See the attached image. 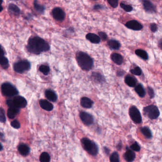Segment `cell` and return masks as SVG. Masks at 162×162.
I'll return each mask as SVG.
<instances>
[{
    "label": "cell",
    "mask_w": 162,
    "mask_h": 162,
    "mask_svg": "<svg viewBox=\"0 0 162 162\" xmlns=\"http://www.w3.org/2000/svg\"><path fill=\"white\" fill-rule=\"evenodd\" d=\"M92 77H93L96 81L101 82L103 81V78L102 76L101 75V74H99V73H93L92 74Z\"/></svg>",
    "instance_id": "obj_32"
},
{
    "label": "cell",
    "mask_w": 162,
    "mask_h": 162,
    "mask_svg": "<svg viewBox=\"0 0 162 162\" xmlns=\"http://www.w3.org/2000/svg\"><path fill=\"white\" fill-rule=\"evenodd\" d=\"M141 131L144 136L147 138H151L152 137V134L151 130L147 127H143L141 129Z\"/></svg>",
    "instance_id": "obj_26"
},
{
    "label": "cell",
    "mask_w": 162,
    "mask_h": 162,
    "mask_svg": "<svg viewBox=\"0 0 162 162\" xmlns=\"http://www.w3.org/2000/svg\"><path fill=\"white\" fill-rule=\"evenodd\" d=\"M108 46H109L111 49L117 50L119 49L121 47L120 43L116 40H109V42H108Z\"/></svg>",
    "instance_id": "obj_24"
},
{
    "label": "cell",
    "mask_w": 162,
    "mask_h": 162,
    "mask_svg": "<svg viewBox=\"0 0 162 162\" xmlns=\"http://www.w3.org/2000/svg\"><path fill=\"white\" fill-rule=\"evenodd\" d=\"M39 70L45 75H48L50 71L49 67L48 66L44 65L40 66L39 67Z\"/></svg>",
    "instance_id": "obj_31"
},
{
    "label": "cell",
    "mask_w": 162,
    "mask_h": 162,
    "mask_svg": "<svg viewBox=\"0 0 162 162\" xmlns=\"http://www.w3.org/2000/svg\"><path fill=\"white\" fill-rule=\"evenodd\" d=\"M120 6L121 8L127 12H130L133 10V8L130 5H127L124 3H121Z\"/></svg>",
    "instance_id": "obj_34"
},
{
    "label": "cell",
    "mask_w": 162,
    "mask_h": 162,
    "mask_svg": "<svg viewBox=\"0 0 162 162\" xmlns=\"http://www.w3.org/2000/svg\"><path fill=\"white\" fill-rule=\"evenodd\" d=\"M143 5L144 9L148 13H154L155 11V8L153 4L151 1H143Z\"/></svg>",
    "instance_id": "obj_15"
},
{
    "label": "cell",
    "mask_w": 162,
    "mask_h": 162,
    "mask_svg": "<svg viewBox=\"0 0 162 162\" xmlns=\"http://www.w3.org/2000/svg\"><path fill=\"white\" fill-rule=\"evenodd\" d=\"M53 18L58 21H63L65 18V13L60 8H55L52 11Z\"/></svg>",
    "instance_id": "obj_10"
},
{
    "label": "cell",
    "mask_w": 162,
    "mask_h": 162,
    "mask_svg": "<svg viewBox=\"0 0 162 162\" xmlns=\"http://www.w3.org/2000/svg\"><path fill=\"white\" fill-rule=\"evenodd\" d=\"M31 65L28 60H23L15 63L13 69L15 71L19 73H22L30 69Z\"/></svg>",
    "instance_id": "obj_6"
},
{
    "label": "cell",
    "mask_w": 162,
    "mask_h": 162,
    "mask_svg": "<svg viewBox=\"0 0 162 162\" xmlns=\"http://www.w3.org/2000/svg\"><path fill=\"white\" fill-rule=\"evenodd\" d=\"M130 72L134 75L140 76L142 74V69L139 67H136L133 69H131Z\"/></svg>",
    "instance_id": "obj_33"
},
{
    "label": "cell",
    "mask_w": 162,
    "mask_h": 162,
    "mask_svg": "<svg viewBox=\"0 0 162 162\" xmlns=\"http://www.w3.org/2000/svg\"><path fill=\"white\" fill-rule=\"evenodd\" d=\"M150 29L151 30V32L153 33H155L157 30V26L155 23H152L150 25Z\"/></svg>",
    "instance_id": "obj_40"
},
{
    "label": "cell",
    "mask_w": 162,
    "mask_h": 162,
    "mask_svg": "<svg viewBox=\"0 0 162 162\" xmlns=\"http://www.w3.org/2000/svg\"><path fill=\"white\" fill-rule=\"evenodd\" d=\"M18 150L21 155L23 156H26L29 153L30 148L27 144H22L19 146Z\"/></svg>",
    "instance_id": "obj_21"
},
{
    "label": "cell",
    "mask_w": 162,
    "mask_h": 162,
    "mask_svg": "<svg viewBox=\"0 0 162 162\" xmlns=\"http://www.w3.org/2000/svg\"><path fill=\"white\" fill-rule=\"evenodd\" d=\"M125 82L129 87H134L137 84V79L130 75H128L125 78Z\"/></svg>",
    "instance_id": "obj_20"
},
{
    "label": "cell",
    "mask_w": 162,
    "mask_h": 162,
    "mask_svg": "<svg viewBox=\"0 0 162 162\" xmlns=\"http://www.w3.org/2000/svg\"><path fill=\"white\" fill-rule=\"evenodd\" d=\"M1 91L3 94L8 97H13L19 93L18 90L14 86L9 82L3 83L1 85Z\"/></svg>",
    "instance_id": "obj_5"
},
{
    "label": "cell",
    "mask_w": 162,
    "mask_h": 162,
    "mask_svg": "<svg viewBox=\"0 0 162 162\" xmlns=\"http://www.w3.org/2000/svg\"><path fill=\"white\" fill-rule=\"evenodd\" d=\"M46 97L47 99L52 102H55L58 99V97L55 92L50 89H48L45 92Z\"/></svg>",
    "instance_id": "obj_16"
},
{
    "label": "cell",
    "mask_w": 162,
    "mask_h": 162,
    "mask_svg": "<svg viewBox=\"0 0 162 162\" xmlns=\"http://www.w3.org/2000/svg\"><path fill=\"white\" fill-rule=\"evenodd\" d=\"M111 59L114 63L120 65L123 63V58L122 56L119 53H114L111 55Z\"/></svg>",
    "instance_id": "obj_19"
},
{
    "label": "cell",
    "mask_w": 162,
    "mask_h": 162,
    "mask_svg": "<svg viewBox=\"0 0 162 162\" xmlns=\"http://www.w3.org/2000/svg\"><path fill=\"white\" fill-rule=\"evenodd\" d=\"M130 149L133 151L139 152L140 150V145L138 144L137 142H135V143L132 144L130 146Z\"/></svg>",
    "instance_id": "obj_36"
},
{
    "label": "cell",
    "mask_w": 162,
    "mask_h": 162,
    "mask_svg": "<svg viewBox=\"0 0 162 162\" xmlns=\"http://www.w3.org/2000/svg\"><path fill=\"white\" fill-rule=\"evenodd\" d=\"M3 1H1V0H0V12H1V11H3V6H1V4H2V3H3Z\"/></svg>",
    "instance_id": "obj_44"
},
{
    "label": "cell",
    "mask_w": 162,
    "mask_h": 162,
    "mask_svg": "<svg viewBox=\"0 0 162 162\" xmlns=\"http://www.w3.org/2000/svg\"><path fill=\"white\" fill-rule=\"evenodd\" d=\"M4 54V50H3V48H1V45L0 44V57L3 56Z\"/></svg>",
    "instance_id": "obj_42"
},
{
    "label": "cell",
    "mask_w": 162,
    "mask_h": 162,
    "mask_svg": "<svg viewBox=\"0 0 162 162\" xmlns=\"http://www.w3.org/2000/svg\"><path fill=\"white\" fill-rule=\"evenodd\" d=\"M81 105L86 108H90L93 105V102L91 99L87 97H83L81 99Z\"/></svg>",
    "instance_id": "obj_13"
},
{
    "label": "cell",
    "mask_w": 162,
    "mask_h": 162,
    "mask_svg": "<svg viewBox=\"0 0 162 162\" xmlns=\"http://www.w3.org/2000/svg\"><path fill=\"white\" fill-rule=\"evenodd\" d=\"M109 160L111 162H119V155L116 152H113L109 157Z\"/></svg>",
    "instance_id": "obj_30"
},
{
    "label": "cell",
    "mask_w": 162,
    "mask_h": 162,
    "mask_svg": "<svg viewBox=\"0 0 162 162\" xmlns=\"http://www.w3.org/2000/svg\"><path fill=\"white\" fill-rule=\"evenodd\" d=\"M108 2L114 8L117 7L118 5V1L117 0H108Z\"/></svg>",
    "instance_id": "obj_38"
},
{
    "label": "cell",
    "mask_w": 162,
    "mask_h": 162,
    "mask_svg": "<svg viewBox=\"0 0 162 162\" xmlns=\"http://www.w3.org/2000/svg\"><path fill=\"white\" fill-rule=\"evenodd\" d=\"M129 115L131 119L135 123L140 124L142 122V117L140 112L135 106H132L130 108Z\"/></svg>",
    "instance_id": "obj_7"
},
{
    "label": "cell",
    "mask_w": 162,
    "mask_h": 162,
    "mask_svg": "<svg viewBox=\"0 0 162 162\" xmlns=\"http://www.w3.org/2000/svg\"><path fill=\"white\" fill-rule=\"evenodd\" d=\"M34 8L35 9L36 11L39 12V13L42 14L44 13V10H45V7L43 5H40L39 4H38L37 1H34Z\"/></svg>",
    "instance_id": "obj_29"
},
{
    "label": "cell",
    "mask_w": 162,
    "mask_h": 162,
    "mask_svg": "<svg viewBox=\"0 0 162 162\" xmlns=\"http://www.w3.org/2000/svg\"><path fill=\"white\" fill-rule=\"evenodd\" d=\"M147 92L150 98H153L155 97V92L153 89L151 87H148L147 88Z\"/></svg>",
    "instance_id": "obj_37"
},
{
    "label": "cell",
    "mask_w": 162,
    "mask_h": 162,
    "mask_svg": "<svg viewBox=\"0 0 162 162\" xmlns=\"http://www.w3.org/2000/svg\"><path fill=\"white\" fill-rule=\"evenodd\" d=\"M11 126L13 128H16V129H18L20 127V124L19 123V121L16 120H13L11 122Z\"/></svg>",
    "instance_id": "obj_39"
},
{
    "label": "cell",
    "mask_w": 162,
    "mask_h": 162,
    "mask_svg": "<svg viewBox=\"0 0 162 162\" xmlns=\"http://www.w3.org/2000/svg\"><path fill=\"white\" fill-rule=\"evenodd\" d=\"M8 10L11 14L15 16H18L20 13V8L14 4H11L9 6Z\"/></svg>",
    "instance_id": "obj_18"
},
{
    "label": "cell",
    "mask_w": 162,
    "mask_h": 162,
    "mask_svg": "<svg viewBox=\"0 0 162 162\" xmlns=\"http://www.w3.org/2000/svg\"><path fill=\"white\" fill-rule=\"evenodd\" d=\"M135 53L137 56L140 57L142 59L144 60H147L148 59V54L144 50L141 49L137 50L135 51Z\"/></svg>",
    "instance_id": "obj_25"
},
{
    "label": "cell",
    "mask_w": 162,
    "mask_h": 162,
    "mask_svg": "<svg viewBox=\"0 0 162 162\" xmlns=\"http://www.w3.org/2000/svg\"><path fill=\"white\" fill-rule=\"evenodd\" d=\"M159 47L161 50H162V39L161 40H160L159 42Z\"/></svg>",
    "instance_id": "obj_45"
},
{
    "label": "cell",
    "mask_w": 162,
    "mask_h": 162,
    "mask_svg": "<svg viewBox=\"0 0 162 162\" xmlns=\"http://www.w3.org/2000/svg\"><path fill=\"white\" fill-rule=\"evenodd\" d=\"M135 91L141 98H143L146 95V91L142 85L138 84L136 86L135 88Z\"/></svg>",
    "instance_id": "obj_23"
},
{
    "label": "cell",
    "mask_w": 162,
    "mask_h": 162,
    "mask_svg": "<svg viewBox=\"0 0 162 162\" xmlns=\"http://www.w3.org/2000/svg\"><path fill=\"white\" fill-rule=\"evenodd\" d=\"M76 59L80 67L84 71H90L93 67V59L87 53L80 52L77 54Z\"/></svg>",
    "instance_id": "obj_2"
},
{
    "label": "cell",
    "mask_w": 162,
    "mask_h": 162,
    "mask_svg": "<svg viewBox=\"0 0 162 162\" xmlns=\"http://www.w3.org/2000/svg\"><path fill=\"white\" fill-rule=\"evenodd\" d=\"M143 113L145 116L151 120H156L160 116V111L158 108L156 106L153 105L144 108Z\"/></svg>",
    "instance_id": "obj_4"
},
{
    "label": "cell",
    "mask_w": 162,
    "mask_h": 162,
    "mask_svg": "<svg viewBox=\"0 0 162 162\" xmlns=\"http://www.w3.org/2000/svg\"></svg>",
    "instance_id": "obj_47"
},
{
    "label": "cell",
    "mask_w": 162,
    "mask_h": 162,
    "mask_svg": "<svg viewBox=\"0 0 162 162\" xmlns=\"http://www.w3.org/2000/svg\"><path fill=\"white\" fill-rule=\"evenodd\" d=\"M102 7L101 6V5H95V6L94 7V8L95 9H102Z\"/></svg>",
    "instance_id": "obj_43"
},
{
    "label": "cell",
    "mask_w": 162,
    "mask_h": 162,
    "mask_svg": "<svg viewBox=\"0 0 162 162\" xmlns=\"http://www.w3.org/2000/svg\"><path fill=\"white\" fill-rule=\"evenodd\" d=\"M81 141L83 148L86 152L94 156H97L98 147L94 142L88 138H83Z\"/></svg>",
    "instance_id": "obj_3"
},
{
    "label": "cell",
    "mask_w": 162,
    "mask_h": 162,
    "mask_svg": "<svg viewBox=\"0 0 162 162\" xmlns=\"http://www.w3.org/2000/svg\"><path fill=\"white\" fill-rule=\"evenodd\" d=\"M80 117L83 123L86 125V126H90L93 124L94 122L93 116L86 112H80Z\"/></svg>",
    "instance_id": "obj_9"
},
{
    "label": "cell",
    "mask_w": 162,
    "mask_h": 162,
    "mask_svg": "<svg viewBox=\"0 0 162 162\" xmlns=\"http://www.w3.org/2000/svg\"><path fill=\"white\" fill-rule=\"evenodd\" d=\"M20 110L16 108H10L8 110V117L11 119H13L18 115Z\"/></svg>",
    "instance_id": "obj_22"
},
{
    "label": "cell",
    "mask_w": 162,
    "mask_h": 162,
    "mask_svg": "<svg viewBox=\"0 0 162 162\" xmlns=\"http://www.w3.org/2000/svg\"><path fill=\"white\" fill-rule=\"evenodd\" d=\"M13 107L16 108H25L27 105V102L25 98L22 96H16L12 99Z\"/></svg>",
    "instance_id": "obj_8"
},
{
    "label": "cell",
    "mask_w": 162,
    "mask_h": 162,
    "mask_svg": "<svg viewBox=\"0 0 162 162\" xmlns=\"http://www.w3.org/2000/svg\"><path fill=\"white\" fill-rule=\"evenodd\" d=\"M3 146L1 145V144L0 143V151H1V150H3Z\"/></svg>",
    "instance_id": "obj_46"
},
{
    "label": "cell",
    "mask_w": 162,
    "mask_h": 162,
    "mask_svg": "<svg viewBox=\"0 0 162 162\" xmlns=\"http://www.w3.org/2000/svg\"><path fill=\"white\" fill-rule=\"evenodd\" d=\"M39 105L42 108L48 111L52 110L54 108L53 105L50 102L44 99H42L39 101Z\"/></svg>",
    "instance_id": "obj_12"
},
{
    "label": "cell",
    "mask_w": 162,
    "mask_h": 162,
    "mask_svg": "<svg viewBox=\"0 0 162 162\" xmlns=\"http://www.w3.org/2000/svg\"><path fill=\"white\" fill-rule=\"evenodd\" d=\"M125 25L127 28L134 30L138 31L143 29V26L137 21H130L127 22Z\"/></svg>",
    "instance_id": "obj_11"
},
{
    "label": "cell",
    "mask_w": 162,
    "mask_h": 162,
    "mask_svg": "<svg viewBox=\"0 0 162 162\" xmlns=\"http://www.w3.org/2000/svg\"><path fill=\"white\" fill-rule=\"evenodd\" d=\"M50 156L47 152L42 153L39 157L40 162H50Z\"/></svg>",
    "instance_id": "obj_28"
},
{
    "label": "cell",
    "mask_w": 162,
    "mask_h": 162,
    "mask_svg": "<svg viewBox=\"0 0 162 162\" xmlns=\"http://www.w3.org/2000/svg\"><path fill=\"white\" fill-rule=\"evenodd\" d=\"M125 159L127 162H132L136 158V154L131 149H128L124 154Z\"/></svg>",
    "instance_id": "obj_14"
},
{
    "label": "cell",
    "mask_w": 162,
    "mask_h": 162,
    "mask_svg": "<svg viewBox=\"0 0 162 162\" xmlns=\"http://www.w3.org/2000/svg\"><path fill=\"white\" fill-rule=\"evenodd\" d=\"M99 34L100 39H102L103 40H107L108 37L105 33H103V32H100L99 33Z\"/></svg>",
    "instance_id": "obj_41"
},
{
    "label": "cell",
    "mask_w": 162,
    "mask_h": 162,
    "mask_svg": "<svg viewBox=\"0 0 162 162\" xmlns=\"http://www.w3.org/2000/svg\"><path fill=\"white\" fill-rule=\"evenodd\" d=\"M27 48L29 52L38 55L48 51L50 46L43 39L39 37H34L29 39Z\"/></svg>",
    "instance_id": "obj_1"
},
{
    "label": "cell",
    "mask_w": 162,
    "mask_h": 162,
    "mask_svg": "<svg viewBox=\"0 0 162 162\" xmlns=\"http://www.w3.org/2000/svg\"><path fill=\"white\" fill-rule=\"evenodd\" d=\"M0 65L1 66V67L4 69H6L9 67L8 59L4 56L0 57Z\"/></svg>",
    "instance_id": "obj_27"
},
{
    "label": "cell",
    "mask_w": 162,
    "mask_h": 162,
    "mask_svg": "<svg viewBox=\"0 0 162 162\" xmlns=\"http://www.w3.org/2000/svg\"><path fill=\"white\" fill-rule=\"evenodd\" d=\"M86 38L88 40H89L90 42L95 44L99 43L101 41V39L100 37L93 33H88L86 36Z\"/></svg>",
    "instance_id": "obj_17"
},
{
    "label": "cell",
    "mask_w": 162,
    "mask_h": 162,
    "mask_svg": "<svg viewBox=\"0 0 162 162\" xmlns=\"http://www.w3.org/2000/svg\"><path fill=\"white\" fill-rule=\"evenodd\" d=\"M6 120L4 111L2 108H0V122L4 123Z\"/></svg>",
    "instance_id": "obj_35"
}]
</instances>
